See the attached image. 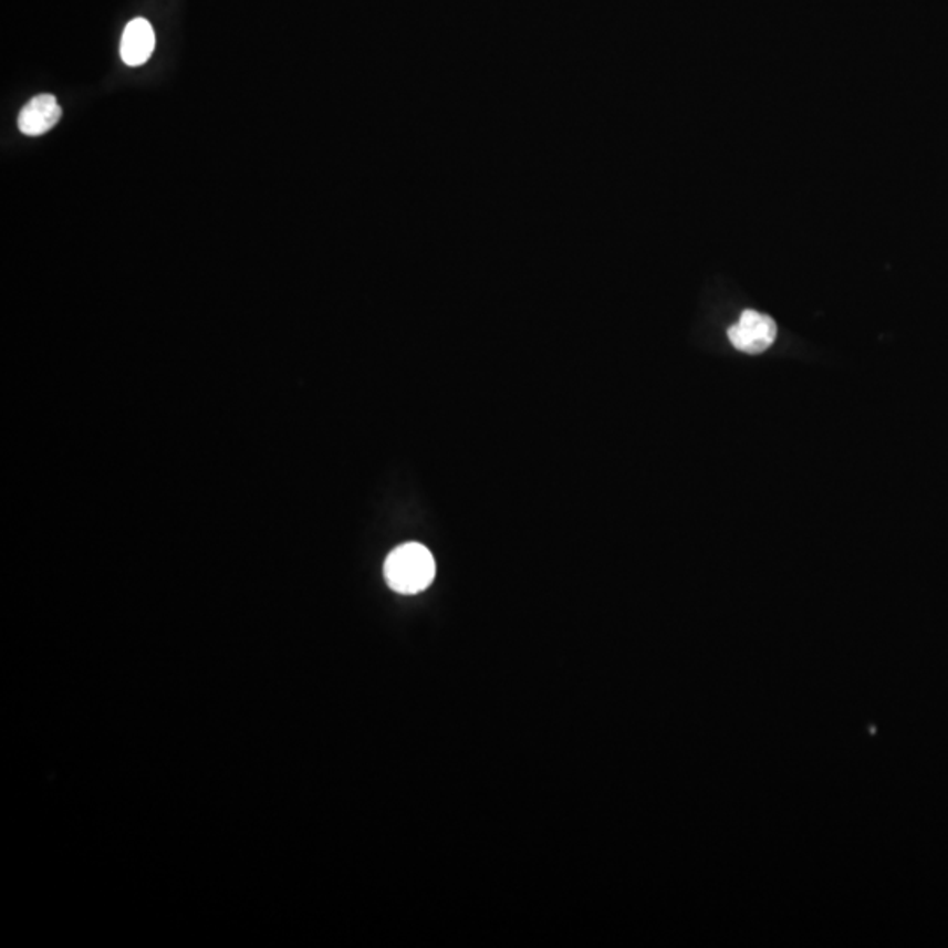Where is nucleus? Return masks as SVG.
<instances>
[{"instance_id": "1", "label": "nucleus", "mask_w": 948, "mask_h": 948, "mask_svg": "<svg viewBox=\"0 0 948 948\" xmlns=\"http://www.w3.org/2000/svg\"><path fill=\"white\" fill-rule=\"evenodd\" d=\"M436 576L433 553L420 543L397 546L385 562V580L392 591L418 594L426 591Z\"/></svg>"}, {"instance_id": "2", "label": "nucleus", "mask_w": 948, "mask_h": 948, "mask_svg": "<svg viewBox=\"0 0 948 948\" xmlns=\"http://www.w3.org/2000/svg\"><path fill=\"white\" fill-rule=\"evenodd\" d=\"M728 334L736 350L756 355L773 345L777 340V324L771 316L747 310L740 316V322L729 329Z\"/></svg>"}, {"instance_id": "3", "label": "nucleus", "mask_w": 948, "mask_h": 948, "mask_svg": "<svg viewBox=\"0 0 948 948\" xmlns=\"http://www.w3.org/2000/svg\"><path fill=\"white\" fill-rule=\"evenodd\" d=\"M62 118V107L50 94L38 95L23 106L18 116V128L25 136H41L52 131Z\"/></svg>"}, {"instance_id": "4", "label": "nucleus", "mask_w": 948, "mask_h": 948, "mask_svg": "<svg viewBox=\"0 0 948 948\" xmlns=\"http://www.w3.org/2000/svg\"><path fill=\"white\" fill-rule=\"evenodd\" d=\"M155 50L154 27L149 25L145 18H136L128 22L124 30V38L119 44V55L125 64L137 67L148 62Z\"/></svg>"}]
</instances>
